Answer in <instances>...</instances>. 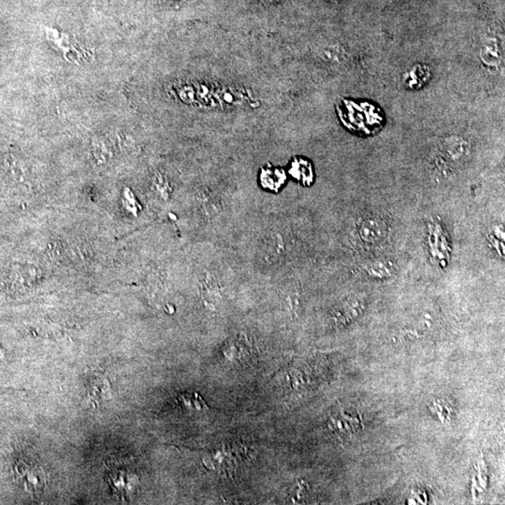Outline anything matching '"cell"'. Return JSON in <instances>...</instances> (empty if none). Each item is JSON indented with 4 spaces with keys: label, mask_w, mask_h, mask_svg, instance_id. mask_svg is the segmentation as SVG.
I'll return each instance as SVG.
<instances>
[{
    "label": "cell",
    "mask_w": 505,
    "mask_h": 505,
    "mask_svg": "<svg viewBox=\"0 0 505 505\" xmlns=\"http://www.w3.org/2000/svg\"><path fill=\"white\" fill-rule=\"evenodd\" d=\"M247 458V445L242 442L225 441L213 447L204 458L207 469L231 477Z\"/></svg>",
    "instance_id": "1"
},
{
    "label": "cell",
    "mask_w": 505,
    "mask_h": 505,
    "mask_svg": "<svg viewBox=\"0 0 505 505\" xmlns=\"http://www.w3.org/2000/svg\"><path fill=\"white\" fill-rule=\"evenodd\" d=\"M19 470V477L23 478L26 490L31 493H42L46 487V475L42 467L37 464L24 463L21 464Z\"/></svg>",
    "instance_id": "2"
},
{
    "label": "cell",
    "mask_w": 505,
    "mask_h": 505,
    "mask_svg": "<svg viewBox=\"0 0 505 505\" xmlns=\"http://www.w3.org/2000/svg\"><path fill=\"white\" fill-rule=\"evenodd\" d=\"M431 69L428 65L415 64L406 70L402 81H404V85L410 90H420L428 85L431 79Z\"/></svg>",
    "instance_id": "3"
},
{
    "label": "cell",
    "mask_w": 505,
    "mask_h": 505,
    "mask_svg": "<svg viewBox=\"0 0 505 505\" xmlns=\"http://www.w3.org/2000/svg\"><path fill=\"white\" fill-rule=\"evenodd\" d=\"M133 474L126 468H120L118 465L110 467L109 474L110 485L117 495L126 497L132 492L133 485L131 478Z\"/></svg>",
    "instance_id": "4"
},
{
    "label": "cell",
    "mask_w": 505,
    "mask_h": 505,
    "mask_svg": "<svg viewBox=\"0 0 505 505\" xmlns=\"http://www.w3.org/2000/svg\"><path fill=\"white\" fill-rule=\"evenodd\" d=\"M480 58L483 63L490 69H498L502 63V46L496 40H486L481 47Z\"/></svg>",
    "instance_id": "5"
},
{
    "label": "cell",
    "mask_w": 505,
    "mask_h": 505,
    "mask_svg": "<svg viewBox=\"0 0 505 505\" xmlns=\"http://www.w3.org/2000/svg\"><path fill=\"white\" fill-rule=\"evenodd\" d=\"M468 143L460 137L447 138L445 140L442 148L444 153L447 158L452 159L454 161L460 160L466 156L468 151Z\"/></svg>",
    "instance_id": "6"
},
{
    "label": "cell",
    "mask_w": 505,
    "mask_h": 505,
    "mask_svg": "<svg viewBox=\"0 0 505 505\" xmlns=\"http://www.w3.org/2000/svg\"><path fill=\"white\" fill-rule=\"evenodd\" d=\"M291 174L304 183H310L313 180V169L309 162L304 159H297L292 163Z\"/></svg>",
    "instance_id": "7"
},
{
    "label": "cell",
    "mask_w": 505,
    "mask_h": 505,
    "mask_svg": "<svg viewBox=\"0 0 505 505\" xmlns=\"http://www.w3.org/2000/svg\"><path fill=\"white\" fill-rule=\"evenodd\" d=\"M278 171L279 169H267V171H263L261 176L262 183L272 189L279 188L285 182V180L274 179V176L277 174Z\"/></svg>",
    "instance_id": "8"
},
{
    "label": "cell",
    "mask_w": 505,
    "mask_h": 505,
    "mask_svg": "<svg viewBox=\"0 0 505 505\" xmlns=\"http://www.w3.org/2000/svg\"><path fill=\"white\" fill-rule=\"evenodd\" d=\"M266 1H268L269 3H272V4H278V3H281V2H283V0H266Z\"/></svg>",
    "instance_id": "9"
}]
</instances>
